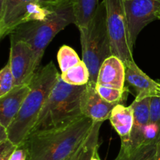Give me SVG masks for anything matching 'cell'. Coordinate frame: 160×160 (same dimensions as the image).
<instances>
[{
    "mask_svg": "<svg viewBox=\"0 0 160 160\" xmlns=\"http://www.w3.org/2000/svg\"><path fill=\"white\" fill-rule=\"evenodd\" d=\"M94 122L82 116L66 126L31 133L24 143L29 159L65 160L84 142Z\"/></svg>",
    "mask_w": 160,
    "mask_h": 160,
    "instance_id": "6da1fadb",
    "label": "cell"
},
{
    "mask_svg": "<svg viewBox=\"0 0 160 160\" xmlns=\"http://www.w3.org/2000/svg\"><path fill=\"white\" fill-rule=\"evenodd\" d=\"M59 75L52 61L34 74L29 85L31 90L21 109L7 128L9 140L14 144L20 146L27 141Z\"/></svg>",
    "mask_w": 160,
    "mask_h": 160,
    "instance_id": "7a4b0ae2",
    "label": "cell"
},
{
    "mask_svg": "<svg viewBox=\"0 0 160 160\" xmlns=\"http://www.w3.org/2000/svg\"><path fill=\"white\" fill-rule=\"evenodd\" d=\"M84 86L68 84L59 75L31 133L61 128L84 116L80 100Z\"/></svg>",
    "mask_w": 160,
    "mask_h": 160,
    "instance_id": "3957f363",
    "label": "cell"
},
{
    "mask_svg": "<svg viewBox=\"0 0 160 160\" xmlns=\"http://www.w3.org/2000/svg\"><path fill=\"white\" fill-rule=\"evenodd\" d=\"M71 24H75L71 0L55 6L45 18L32 20L20 25L9 35L10 39L23 41L35 53L41 63L45 49L55 36Z\"/></svg>",
    "mask_w": 160,
    "mask_h": 160,
    "instance_id": "277c9868",
    "label": "cell"
},
{
    "mask_svg": "<svg viewBox=\"0 0 160 160\" xmlns=\"http://www.w3.org/2000/svg\"><path fill=\"white\" fill-rule=\"evenodd\" d=\"M82 49V61L90 72L88 83L96 85L98 72L102 63L112 55L106 25V13L104 3L101 2L96 13L85 28H80Z\"/></svg>",
    "mask_w": 160,
    "mask_h": 160,
    "instance_id": "5b68a950",
    "label": "cell"
},
{
    "mask_svg": "<svg viewBox=\"0 0 160 160\" xmlns=\"http://www.w3.org/2000/svg\"><path fill=\"white\" fill-rule=\"evenodd\" d=\"M106 13V25L112 55L128 65L134 61V44L131 39L123 0H102Z\"/></svg>",
    "mask_w": 160,
    "mask_h": 160,
    "instance_id": "8992f818",
    "label": "cell"
},
{
    "mask_svg": "<svg viewBox=\"0 0 160 160\" xmlns=\"http://www.w3.org/2000/svg\"><path fill=\"white\" fill-rule=\"evenodd\" d=\"M54 7H46L38 0H5L0 7V36L10 35L20 25L47 17Z\"/></svg>",
    "mask_w": 160,
    "mask_h": 160,
    "instance_id": "52a82bcc",
    "label": "cell"
},
{
    "mask_svg": "<svg viewBox=\"0 0 160 160\" xmlns=\"http://www.w3.org/2000/svg\"><path fill=\"white\" fill-rule=\"evenodd\" d=\"M10 42L8 62L15 78L16 86L30 85L34 74L39 69L40 62L28 43L12 39Z\"/></svg>",
    "mask_w": 160,
    "mask_h": 160,
    "instance_id": "ba28073f",
    "label": "cell"
},
{
    "mask_svg": "<svg viewBox=\"0 0 160 160\" xmlns=\"http://www.w3.org/2000/svg\"><path fill=\"white\" fill-rule=\"evenodd\" d=\"M132 43L148 24L158 20L160 0H123Z\"/></svg>",
    "mask_w": 160,
    "mask_h": 160,
    "instance_id": "9c48e42d",
    "label": "cell"
},
{
    "mask_svg": "<svg viewBox=\"0 0 160 160\" xmlns=\"http://www.w3.org/2000/svg\"><path fill=\"white\" fill-rule=\"evenodd\" d=\"M118 104L109 103L100 96L95 85L88 83L81 94L80 107L81 114L94 122H104L109 119L112 108Z\"/></svg>",
    "mask_w": 160,
    "mask_h": 160,
    "instance_id": "30bf717a",
    "label": "cell"
},
{
    "mask_svg": "<svg viewBox=\"0 0 160 160\" xmlns=\"http://www.w3.org/2000/svg\"><path fill=\"white\" fill-rule=\"evenodd\" d=\"M126 83L136 91L135 101L148 97H160V83L150 78L134 61L126 65Z\"/></svg>",
    "mask_w": 160,
    "mask_h": 160,
    "instance_id": "8fae6325",
    "label": "cell"
},
{
    "mask_svg": "<svg viewBox=\"0 0 160 160\" xmlns=\"http://www.w3.org/2000/svg\"><path fill=\"white\" fill-rule=\"evenodd\" d=\"M150 100L151 97L139 101L134 100L131 104L134 110V125L129 141L127 144H121L122 148L131 150L145 144L144 132L145 126L150 122Z\"/></svg>",
    "mask_w": 160,
    "mask_h": 160,
    "instance_id": "7c38bea8",
    "label": "cell"
},
{
    "mask_svg": "<svg viewBox=\"0 0 160 160\" xmlns=\"http://www.w3.org/2000/svg\"><path fill=\"white\" fill-rule=\"evenodd\" d=\"M30 90L29 85L15 86L10 92L0 97V125L6 128L10 125L21 109Z\"/></svg>",
    "mask_w": 160,
    "mask_h": 160,
    "instance_id": "4fadbf2b",
    "label": "cell"
},
{
    "mask_svg": "<svg viewBox=\"0 0 160 160\" xmlns=\"http://www.w3.org/2000/svg\"><path fill=\"white\" fill-rule=\"evenodd\" d=\"M96 85L120 89H128L126 86V66L117 56L111 55L102 64Z\"/></svg>",
    "mask_w": 160,
    "mask_h": 160,
    "instance_id": "5bb4252c",
    "label": "cell"
},
{
    "mask_svg": "<svg viewBox=\"0 0 160 160\" xmlns=\"http://www.w3.org/2000/svg\"><path fill=\"white\" fill-rule=\"evenodd\" d=\"M111 125L121 139V144L129 141L134 125V110L131 105L118 104L112 108L109 116Z\"/></svg>",
    "mask_w": 160,
    "mask_h": 160,
    "instance_id": "9a60e30c",
    "label": "cell"
},
{
    "mask_svg": "<svg viewBox=\"0 0 160 160\" xmlns=\"http://www.w3.org/2000/svg\"><path fill=\"white\" fill-rule=\"evenodd\" d=\"M75 24L78 29L85 28L94 17L99 6L98 0H71Z\"/></svg>",
    "mask_w": 160,
    "mask_h": 160,
    "instance_id": "2e32d148",
    "label": "cell"
},
{
    "mask_svg": "<svg viewBox=\"0 0 160 160\" xmlns=\"http://www.w3.org/2000/svg\"><path fill=\"white\" fill-rule=\"evenodd\" d=\"M156 144H143L135 149L120 147L118 155L114 160H156Z\"/></svg>",
    "mask_w": 160,
    "mask_h": 160,
    "instance_id": "e0dca14e",
    "label": "cell"
},
{
    "mask_svg": "<svg viewBox=\"0 0 160 160\" xmlns=\"http://www.w3.org/2000/svg\"><path fill=\"white\" fill-rule=\"evenodd\" d=\"M60 77L65 83L72 86H85L90 82V72L83 61L61 73Z\"/></svg>",
    "mask_w": 160,
    "mask_h": 160,
    "instance_id": "ac0fdd59",
    "label": "cell"
},
{
    "mask_svg": "<svg viewBox=\"0 0 160 160\" xmlns=\"http://www.w3.org/2000/svg\"><path fill=\"white\" fill-rule=\"evenodd\" d=\"M102 122H95L90 133L86 138L78 160H92L94 154L99 147V132Z\"/></svg>",
    "mask_w": 160,
    "mask_h": 160,
    "instance_id": "d6986e66",
    "label": "cell"
},
{
    "mask_svg": "<svg viewBox=\"0 0 160 160\" xmlns=\"http://www.w3.org/2000/svg\"><path fill=\"white\" fill-rule=\"evenodd\" d=\"M57 60L61 73L67 72L81 61L76 51L70 46L66 45H62L59 48L57 53Z\"/></svg>",
    "mask_w": 160,
    "mask_h": 160,
    "instance_id": "ffe728a7",
    "label": "cell"
},
{
    "mask_svg": "<svg viewBox=\"0 0 160 160\" xmlns=\"http://www.w3.org/2000/svg\"><path fill=\"white\" fill-rule=\"evenodd\" d=\"M95 89L100 96L106 101L114 104H120V102L124 101L129 92L128 89H120L101 85H95Z\"/></svg>",
    "mask_w": 160,
    "mask_h": 160,
    "instance_id": "44dd1931",
    "label": "cell"
},
{
    "mask_svg": "<svg viewBox=\"0 0 160 160\" xmlns=\"http://www.w3.org/2000/svg\"><path fill=\"white\" fill-rule=\"evenodd\" d=\"M15 86V78L8 62L0 71V97L10 92Z\"/></svg>",
    "mask_w": 160,
    "mask_h": 160,
    "instance_id": "7402d4cb",
    "label": "cell"
},
{
    "mask_svg": "<svg viewBox=\"0 0 160 160\" xmlns=\"http://www.w3.org/2000/svg\"><path fill=\"white\" fill-rule=\"evenodd\" d=\"M150 122L160 125V97H152L149 106Z\"/></svg>",
    "mask_w": 160,
    "mask_h": 160,
    "instance_id": "603a6c76",
    "label": "cell"
},
{
    "mask_svg": "<svg viewBox=\"0 0 160 160\" xmlns=\"http://www.w3.org/2000/svg\"><path fill=\"white\" fill-rule=\"evenodd\" d=\"M19 146L16 145L9 139L0 143V160H9L12 154Z\"/></svg>",
    "mask_w": 160,
    "mask_h": 160,
    "instance_id": "cb8c5ba5",
    "label": "cell"
},
{
    "mask_svg": "<svg viewBox=\"0 0 160 160\" xmlns=\"http://www.w3.org/2000/svg\"><path fill=\"white\" fill-rule=\"evenodd\" d=\"M28 157H29L28 149L26 144H23L16 149L9 160H28Z\"/></svg>",
    "mask_w": 160,
    "mask_h": 160,
    "instance_id": "d4e9b609",
    "label": "cell"
},
{
    "mask_svg": "<svg viewBox=\"0 0 160 160\" xmlns=\"http://www.w3.org/2000/svg\"><path fill=\"white\" fill-rule=\"evenodd\" d=\"M39 3L43 6H46V7H55V6H59V5L62 4V3L68 2L70 0H38Z\"/></svg>",
    "mask_w": 160,
    "mask_h": 160,
    "instance_id": "484cf974",
    "label": "cell"
},
{
    "mask_svg": "<svg viewBox=\"0 0 160 160\" xmlns=\"http://www.w3.org/2000/svg\"><path fill=\"white\" fill-rule=\"evenodd\" d=\"M8 139H9V136H8L7 128L0 125V143L4 142Z\"/></svg>",
    "mask_w": 160,
    "mask_h": 160,
    "instance_id": "4316f807",
    "label": "cell"
},
{
    "mask_svg": "<svg viewBox=\"0 0 160 160\" xmlns=\"http://www.w3.org/2000/svg\"><path fill=\"white\" fill-rule=\"evenodd\" d=\"M84 144V143H83ZM83 144H81V146H80L79 147H78V149H77L76 151H75L74 152H73L72 155H70V156L68 157V158H66L65 160H78V158H79V155L80 154H81V148H82V145Z\"/></svg>",
    "mask_w": 160,
    "mask_h": 160,
    "instance_id": "83f0119b",
    "label": "cell"
},
{
    "mask_svg": "<svg viewBox=\"0 0 160 160\" xmlns=\"http://www.w3.org/2000/svg\"><path fill=\"white\" fill-rule=\"evenodd\" d=\"M156 160H160V141L156 144Z\"/></svg>",
    "mask_w": 160,
    "mask_h": 160,
    "instance_id": "f1b7e54d",
    "label": "cell"
},
{
    "mask_svg": "<svg viewBox=\"0 0 160 160\" xmlns=\"http://www.w3.org/2000/svg\"><path fill=\"white\" fill-rule=\"evenodd\" d=\"M92 160H101V159H100L99 155H98V151H96V152H95V153L94 154L93 157L92 158Z\"/></svg>",
    "mask_w": 160,
    "mask_h": 160,
    "instance_id": "f546056e",
    "label": "cell"
},
{
    "mask_svg": "<svg viewBox=\"0 0 160 160\" xmlns=\"http://www.w3.org/2000/svg\"><path fill=\"white\" fill-rule=\"evenodd\" d=\"M4 2H5V0H0V7L2 6L3 3H4Z\"/></svg>",
    "mask_w": 160,
    "mask_h": 160,
    "instance_id": "4dcf8cb0",
    "label": "cell"
},
{
    "mask_svg": "<svg viewBox=\"0 0 160 160\" xmlns=\"http://www.w3.org/2000/svg\"><path fill=\"white\" fill-rule=\"evenodd\" d=\"M157 17H158V20H160V12L159 13H158Z\"/></svg>",
    "mask_w": 160,
    "mask_h": 160,
    "instance_id": "1f68e13d",
    "label": "cell"
},
{
    "mask_svg": "<svg viewBox=\"0 0 160 160\" xmlns=\"http://www.w3.org/2000/svg\"><path fill=\"white\" fill-rule=\"evenodd\" d=\"M28 160H30V159H29V157H28Z\"/></svg>",
    "mask_w": 160,
    "mask_h": 160,
    "instance_id": "d6a6232c",
    "label": "cell"
}]
</instances>
